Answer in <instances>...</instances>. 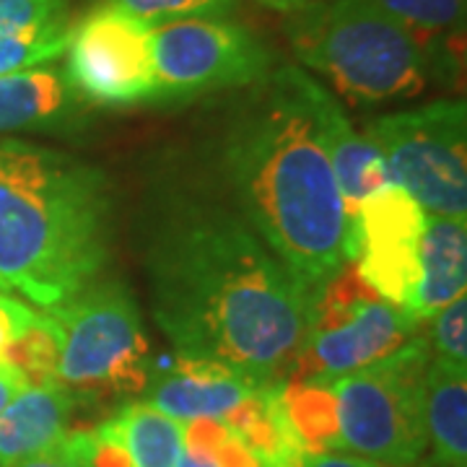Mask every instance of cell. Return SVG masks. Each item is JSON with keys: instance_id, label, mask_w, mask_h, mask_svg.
Instances as JSON below:
<instances>
[{"instance_id": "2", "label": "cell", "mask_w": 467, "mask_h": 467, "mask_svg": "<svg viewBox=\"0 0 467 467\" xmlns=\"http://www.w3.org/2000/svg\"><path fill=\"white\" fill-rule=\"evenodd\" d=\"M301 78L296 66L267 76L223 164L244 223L315 301L348 265L346 205Z\"/></svg>"}, {"instance_id": "19", "label": "cell", "mask_w": 467, "mask_h": 467, "mask_svg": "<svg viewBox=\"0 0 467 467\" xmlns=\"http://www.w3.org/2000/svg\"><path fill=\"white\" fill-rule=\"evenodd\" d=\"M125 447L130 467H177L184 423L149 402H128L109 418Z\"/></svg>"}, {"instance_id": "27", "label": "cell", "mask_w": 467, "mask_h": 467, "mask_svg": "<svg viewBox=\"0 0 467 467\" xmlns=\"http://www.w3.org/2000/svg\"><path fill=\"white\" fill-rule=\"evenodd\" d=\"M14 467H88V465H86L84 457L73 450V447L67 444L66 436H63L52 450L42 451V454H36V457H29V460H24V462H18V465Z\"/></svg>"}, {"instance_id": "21", "label": "cell", "mask_w": 467, "mask_h": 467, "mask_svg": "<svg viewBox=\"0 0 467 467\" xmlns=\"http://www.w3.org/2000/svg\"><path fill=\"white\" fill-rule=\"evenodd\" d=\"M177 467H260L252 450L221 420L184 423Z\"/></svg>"}, {"instance_id": "25", "label": "cell", "mask_w": 467, "mask_h": 467, "mask_svg": "<svg viewBox=\"0 0 467 467\" xmlns=\"http://www.w3.org/2000/svg\"><path fill=\"white\" fill-rule=\"evenodd\" d=\"M431 343L434 356L450 358L454 364H467V299L450 301L431 317Z\"/></svg>"}, {"instance_id": "8", "label": "cell", "mask_w": 467, "mask_h": 467, "mask_svg": "<svg viewBox=\"0 0 467 467\" xmlns=\"http://www.w3.org/2000/svg\"><path fill=\"white\" fill-rule=\"evenodd\" d=\"M387 180L400 184L429 216L467 221V107L441 99L382 115L367 125Z\"/></svg>"}, {"instance_id": "3", "label": "cell", "mask_w": 467, "mask_h": 467, "mask_svg": "<svg viewBox=\"0 0 467 467\" xmlns=\"http://www.w3.org/2000/svg\"><path fill=\"white\" fill-rule=\"evenodd\" d=\"M112 232L101 169L63 150L0 140V291L50 312L99 281Z\"/></svg>"}, {"instance_id": "15", "label": "cell", "mask_w": 467, "mask_h": 467, "mask_svg": "<svg viewBox=\"0 0 467 467\" xmlns=\"http://www.w3.org/2000/svg\"><path fill=\"white\" fill-rule=\"evenodd\" d=\"M70 29V0H0V76L52 63Z\"/></svg>"}, {"instance_id": "22", "label": "cell", "mask_w": 467, "mask_h": 467, "mask_svg": "<svg viewBox=\"0 0 467 467\" xmlns=\"http://www.w3.org/2000/svg\"><path fill=\"white\" fill-rule=\"evenodd\" d=\"M384 14L400 21L423 42L465 32L467 0H374Z\"/></svg>"}, {"instance_id": "20", "label": "cell", "mask_w": 467, "mask_h": 467, "mask_svg": "<svg viewBox=\"0 0 467 467\" xmlns=\"http://www.w3.org/2000/svg\"><path fill=\"white\" fill-rule=\"evenodd\" d=\"M285 416L306 454L340 451L335 398L325 382H284Z\"/></svg>"}, {"instance_id": "17", "label": "cell", "mask_w": 467, "mask_h": 467, "mask_svg": "<svg viewBox=\"0 0 467 467\" xmlns=\"http://www.w3.org/2000/svg\"><path fill=\"white\" fill-rule=\"evenodd\" d=\"M423 418L434 467H467V364L431 356L423 374Z\"/></svg>"}, {"instance_id": "7", "label": "cell", "mask_w": 467, "mask_h": 467, "mask_svg": "<svg viewBox=\"0 0 467 467\" xmlns=\"http://www.w3.org/2000/svg\"><path fill=\"white\" fill-rule=\"evenodd\" d=\"M420 335V319L377 296L348 263L312 304V322L288 379L327 382L371 367Z\"/></svg>"}, {"instance_id": "23", "label": "cell", "mask_w": 467, "mask_h": 467, "mask_svg": "<svg viewBox=\"0 0 467 467\" xmlns=\"http://www.w3.org/2000/svg\"><path fill=\"white\" fill-rule=\"evenodd\" d=\"M3 356L26 374L29 384L57 382L60 340H57V330H55L52 319L42 312V319L29 333L21 335Z\"/></svg>"}, {"instance_id": "13", "label": "cell", "mask_w": 467, "mask_h": 467, "mask_svg": "<svg viewBox=\"0 0 467 467\" xmlns=\"http://www.w3.org/2000/svg\"><path fill=\"white\" fill-rule=\"evenodd\" d=\"M301 86H304V97L309 101V109L317 122L322 146L327 150L335 182H337L340 198L346 205V257L350 263L358 208L364 205L368 195H374L382 184L389 182L387 169H384L379 150L368 143L367 135L353 130L340 101L335 99L325 86L315 81L309 73H304Z\"/></svg>"}, {"instance_id": "5", "label": "cell", "mask_w": 467, "mask_h": 467, "mask_svg": "<svg viewBox=\"0 0 467 467\" xmlns=\"http://www.w3.org/2000/svg\"><path fill=\"white\" fill-rule=\"evenodd\" d=\"M45 315L60 340L57 382L76 400L143 395L153 371L149 335L128 285L97 281Z\"/></svg>"}, {"instance_id": "14", "label": "cell", "mask_w": 467, "mask_h": 467, "mask_svg": "<svg viewBox=\"0 0 467 467\" xmlns=\"http://www.w3.org/2000/svg\"><path fill=\"white\" fill-rule=\"evenodd\" d=\"M84 115L86 104L60 67L39 66L0 76V133H67L84 125Z\"/></svg>"}, {"instance_id": "10", "label": "cell", "mask_w": 467, "mask_h": 467, "mask_svg": "<svg viewBox=\"0 0 467 467\" xmlns=\"http://www.w3.org/2000/svg\"><path fill=\"white\" fill-rule=\"evenodd\" d=\"M66 78L84 104L133 107L156 101L150 26L112 3L91 8L67 42Z\"/></svg>"}, {"instance_id": "11", "label": "cell", "mask_w": 467, "mask_h": 467, "mask_svg": "<svg viewBox=\"0 0 467 467\" xmlns=\"http://www.w3.org/2000/svg\"><path fill=\"white\" fill-rule=\"evenodd\" d=\"M426 213L400 184H382L358 208L350 263L384 301L413 312L420 288ZM416 315V312H413Z\"/></svg>"}, {"instance_id": "30", "label": "cell", "mask_w": 467, "mask_h": 467, "mask_svg": "<svg viewBox=\"0 0 467 467\" xmlns=\"http://www.w3.org/2000/svg\"><path fill=\"white\" fill-rule=\"evenodd\" d=\"M257 3H263L267 8H273V11H284V14H296L301 8H306V5H315L319 0H257Z\"/></svg>"}, {"instance_id": "6", "label": "cell", "mask_w": 467, "mask_h": 467, "mask_svg": "<svg viewBox=\"0 0 467 467\" xmlns=\"http://www.w3.org/2000/svg\"><path fill=\"white\" fill-rule=\"evenodd\" d=\"M429 340L416 335L371 367L327 379L335 398L340 451L384 467H416L429 447L423 418V374Z\"/></svg>"}, {"instance_id": "18", "label": "cell", "mask_w": 467, "mask_h": 467, "mask_svg": "<svg viewBox=\"0 0 467 467\" xmlns=\"http://www.w3.org/2000/svg\"><path fill=\"white\" fill-rule=\"evenodd\" d=\"M467 221L429 216L420 242V288L416 317L431 319L450 301L465 296Z\"/></svg>"}, {"instance_id": "1", "label": "cell", "mask_w": 467, "mask_h": 467, "mask_svg": "<svg viewBox=\"0 0 467 467\" xmlns=\"http://www.w3.org/2000/svg\"><path fill=\"white\" fill-rule=\"evenodd\" d=\"M146 267L153 319L177 356L288 382L315 301L244 218L187 202L153 232Z\"/></svg>"}, {"instance_id": "4", "label": "cell", "mask_w": 467, "mask_h": 467, "mask_svg": "<svg viewBox=\"0 0 467 467\" xmlns=\"http://www.w3.org/2000/svg\"><path fill=\"white\" fill-rule=\"evenodd\" d=\"M285 34L301 63L356 107L410 99L429 78V52L374 0H319L291 14Z\"/></svg>"}, {"instance_id": "29", "label": "cell", "mask_w": 467, "mask_h": 467, "mask_svg": "<svg viewBox=\"0 0 467 467\" xmlns=\"http://www.w3.org/2000/svg\"><path fill=\"white\" fill-rule=\"evenodd\" d=\"M299 467H384L371 462L367 457L348 454V451H312L301 460Z\"/></svg>"}, {"instance_id": "12", "label": "cell", "mask_w": 467, "mask_h": 467, "mask_svg": "<svg viewBox=\"0 0 467 467\" xmlns=\"http://www.w3.org/2000/svg\"><path fill=\"white\" fill-rule=\"evenodd\" d=\"M265 384L218 361L177 356L167 367L150 371L143 400L182 423H229L252 398H257Z\"/></svg>"}, {"instance_id": "26", "label": "cell", "mask_w": 467, "mask_h": 467, "mask_svg": "<svg viewBox=\"0 0 467 467\" xmlns=\"http://www.w3.org/2000/svg\"><path fill=\"white\" fill-rule=\"evenodd\" d=\"M42 315L24 304L8 291H0V356L16 343L21 335H26Z\"/></svg>"}, {"instance_id": "24", "label": "cell", "mask_w": 467, "mask_h": 467, "mask_svg": "<svg viewBox=\"0 0 467 467\" xmlns=\"http://www.w3.org/2000/svg\"><path fill=\"white\" fill-rule=\"evenodd\" d=\"M130 16L146 21L149 26L180 21V18L226 16L236 8V0H104Z\"/></svg>"}, {"instance_id": "31", "label": "cell", "mask_w": 467, "mask_h": 467, "mask_svg": "<svg viewBox=\"0 0 467 467\" xmlns=\"http://www.w3.org/2000/svg\"><path fill=\"white\" fill-rule=\"evenodd\" d=\"M426 467H434V465H431V462H429V465H426Z\"/></svg>"}, {"instance_id": "28", "label": "cell", "mask_w": 467, "mask_h": 467, "mask_svg": "<svg viewBox=\"0 0 467 467\" xmlns=\"http://www.w3.org/2000/svg\"><path fill=\"white\" fill-rule=\"evenodd\" d=\"M26 387H29L26 374L16 364H11L5 356H0V413L16 400Z\"/></svg>"}, {"instance_id": "16", "label": "cell", "mask_w": 467, "mask_h": 467, "mask_svg": "<svg viewBox=\"0 0 467 467\" xmlns=\"http://www.w3.org/2000/svg\"><path fill=\"white\" fill-rule=\"evenodd\" d=\"M78 400L60 382L29 384L0 413V467L52 450L70 429Z\"/></svg>"}, {"instance_id": "9", "label": "cell", "mask_w": 467, "mask_h": 467, "mask_svg": "<svg viewBox=\"0 0 467 467\" xmlns=\"http://www.w3.org/2000/svg\"><path fill=\"white\" fill-rule=\"evenodd\" d=\"M150 47L156 101L195 99L260 84L273 66L263 39L223 16L180 18L150 26Z\"/></svg>"}]
</instances>
